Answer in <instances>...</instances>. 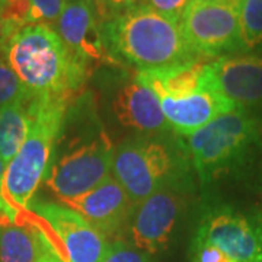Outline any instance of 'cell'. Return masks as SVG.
Instances as JSON below:
<instances>
[{
	"label": "cell",
	"instance_id": "cell-26",
	"mask_svg": "<svg viewBox=\"0 0 262 262\" xmlns=\"http://www.w3.org/2000/svg\"><path fill=\"white\" fill-rule=\"evenodd\" d=\"M10 38H12V34H10L8 27L5 25L2 16H0V50H5V47H6V44H8V41H9Z\"/></svg>",
	"mask_w": 262,
	"mask_h": 262
},
{
	"label": "cell",
	"instance_id": "cell-27",
	"mask_svg": "<svg viewBox=\"0 0 262 262\" xmlns=\"http://www.w3.org/2000/svg\"><path fill=\"white\" fill-rule=\"evenodd\" d=\"M5 169H6V163H5L3 160L0 159V179H2L3 173H5Z\"/></svg>",
	"mask_w": 262,
	"mask_h": 262
},
{
	"label": "cell",
	"instance_id": "cell-6",
	"mask_svg": "<svg viewBox=\"0 0 262 262\" xmlns=\"http://www.w3.org/2000/svg\"><path fill=\"white\" fill-rule=\"evenodd\" d=\"M217 246L234 262H262V211L227 201H210L195 236Z\"/></svg>",
	"mask_w": 262,
	"mask_h": 262
},
{
	"label": "cell",
	"instance_id": "cell-16",
	"mask_svg": "<svg viewBox=\"0 0 262 262\" xmlns=\"http://www.w3.org/2000/svg\"><path fill=\"white\" fill-rule=\"evenodd\" d=\"M113 113L122 127L141 134L153 136L170 130L158 96L136 77L117 89Z\"/></svg>",
	"mask_w": 262,
	"mask_h": 262
},
{
	"label": "cell",
	"instance_id": "cell-21",
	"mask_svg": "<svg viewBox=\"0 0 262 262\" xmlns=\"http://www.w3.org/2000/svg\"><path fill=\"white\" fill-rule=\"evenodd\" d=\"M66 2L67 0H29L31 3L29 25L31 24H42L48 27L54 25L66 6Z\"/></svg>",
	"mask_w": 262,
	"mask_h": 262
},
{
	"label": "cell",
	"instance_id": "cell-24",
	"mask_svg": "<svg viewBox=\"0 0 262 262\" xmlns=\"http://www.w3.org/2000/svg\"><path fill=\"white\" fill-rule=\"evenodd\" d=\"M191 261L192 262H234L217 246L203 239L194 237L191 242Z\"/></svg>",
	"mask_w": 262,
	"mask_h": 262
},
{
	"label": "cell",
	"instance_id": "cell-3",
	"mask_svg": "<svg viewBox=\"0 0 262 262\" xmlns=\"http://www.w3.org/2000/svg\"><path fill=\"white\" fill-rule=\"evenodd\" d=\"M67 99L29 98L31 128L27 140L6 165L0 179V214L12 222L25 214L53 162L57 139L63 130Z\"/></svg>",
	"mask_w": 262,
	"mask_h": 262
},
{
	"label": "cell",
	"instance_id": "cell-14",
	"mask_svg": "<svg viewBox=\"0 0 262 262\" xmlns=\"http://www.w3.org/2000/svg\"><path fill=\"white\" fill-rule=\"evenodd\" d=\"M57 256L51 236L32 211L15 222L0 214V262H50Z\"/></svg>",
	"mask_w": 262,
	"mask_h": 262
},
{
	"label": "cell",
	"instance_id": "cell-25",
	"mask_svg": "<svg viewBox=\"0 0 262 262\" xmlns=\"http://www.w3.org/2000/svg\"><path fill=\"white\" fill-rule=\"evenodd\" d=\"M192 0H147V5L160 15L175 22H181Z\"/></svg>",
	"mask_w": 262,
	"mask_h": 262
},
{
	"label": "cell",
	"instance_id": "cell-12",
	"mask_svg": "<svg viewBox=\"0 0 262 262\" xmlns=\"http://www.w3.org/2000/svg\"><path fill=\"white\" fill-rule=\"evenodd\" d=\"M53 29L66 47L88 66L115 63L105 47L101 22L92 0H67Z\"/></svg>",
	"mask_w": 262,
	"mask_h": 262
},
{
	"label": "cell",
	"instance_id": "cell-9",
	"mask_svg": "<svg viewBox=\"0 0 262 262\" xmlns=\"http://www.w3.org/2000/svg\"><path fill=\"white\" fill-rule=\"evenodd\" d=\"M29 211L46 226L63 261L103 262L110 246L106 237L75 210L54 203L32 201Z\"/></svg>",
	"mask_w": 262,
	"mask_h": 262
},
{
	"label": "cell",
	"instance_id": "cell-13",
	"mask_svg": "<svg viewBox=\"0 0 262 262\" xmlns=\"http://www.w3.org/2000/svg\"><path fill=\"white\" fill-rule=\"evenodd\" d=\"M64 204L79 213L105 237H117L122 233L134 208L128 194L113 175L92 191L69 200Z\"/></svg>",
	"mask_w": 262,
	"mask_h": 262
},
{
	"label": "cell",
	"instance_id": "cell-17",
	"mask_svg": "<svg viewBox=\"0 0 262 262\" xmlns=\"http://www.w3.org/2000/svg\"><path fill=\"white\" fill-rule=\"evenodd\" d=\"M29 98L10 103L0 111V159L6 165L15 158L31 128Z\"/></svg>",
	"mask_w": 262,
	"mask_h": 262
},
{
	"label": "cell",
	"instance_id": "cell-11",
	"mask_svg": "<svg viewBox=\"0 0 262 262\" xmlns=\"http://www.w3.org/2000/svg\"><path fill=\"white\" fill-rule=\"evenodd\" d=\"M208 76L215 89L236 108L262 115V53H239L211 60Z\"/></svg>",
	"mask_w": 262,
	"mask_h": 262
},
{
	"label": "cell",
	"instance_id": "cell-23",
	"mask_svg": "<svg viewBox=\"0 0 262 262\" xmlns=\"http://www.w3.org/2000/svg\"><path fill=\"white\" fill-rule=\"evenodd\" d=\"M103 262H149L146 253L124 241H114L108 246Z\"/></svg>",
	"mask_w": 262,
	"mask_h": 262
},
{
	"label": "cell",
	"instance_id": "cell-22",
	"mask_svg": "<svg viewBox=\"0 0 262 262\" xmlns=\"http://www.w3.org/2000/svg\"><path fill=\"white\" fill-rule=\"evenodd\" d=\"M99 22L118 16L127 10L147 5V0H92Z\"/></svg>",
	"mask_w": 262,
	"mask_h": 262
},
{
	"label": "cell",
	"instance_id": "cell-10",
	"mask_svg": "<svg viewBox=\"0 0 262 262\" xmlns=\"http://www.w3.org/2000/svg\"><path fill=\"white\" fill-rule=\"evenodd\" d=\"M184 208L181 181L160 188L136 204L127 230L134 248L144 253H158L168 245Z\"/></svg>",
	"mask_w": 262,
	"mask_h": 262
},
{
	"label": "cell",
	"instance_id": "cell-7",
	"mask_svg": "<svg viewBox=\"0 0 262 262\" xmlns=\"http://www.w3.org/2000/svg\"><path fill=\"white\" fill-rule=\"evenodd\" d=\"M114 146L102 131L88 140L69 143L51 162L46 184L63 203L83 195L111 177Z\"/></svg>",
	"mask_w": 262,
	"mask_h": 262
},
{
	"label": "cell",
	"instance_id": "cell-1",
	"mask_svg": "<svg viewBox=\"0 0 262 262\" xmlns=\"http://www.w3.org/2000/svg\"><path fill=\"white\" fill-rule=\"evenodd\" d=\"M200 184H255L262 175V115L234 108L179 139Z\"/></svg>",
	"mask_w": 262,
	"mask_h": 262
},
{
	"label": "cell",
	"instance_id": "cell-28",
	"mask_svg": "<svg viewBox=\"0 0 262 262\" xmlns=\"http://www.w3.org/2000/svg\"><path fill=\"white\" fill-rule=\"evenodd\" d=\"M50 262H64V261H63V259H61L60 256H57V258H54L53 261H50Z\"/></svg>",
	"mask_w": 262,
	"mask_h": 262
},
{
	"label": "cell",
	"instance_id": "cell-19",
	"mask_svg": "<svg viewBox=\"0 0 262 262\" xmlns=\"http://www.w3.org/2000/svg\"><path fill=\"white\" fill-rule=\"evenodd\" d=\"M27 96H29L28 91L12 70L5 50H0V111L10 103L25 99Z\"/></svg>",
	"mask_w": 262,
	"mask_h": 262
},
{
	"label": "cell",
	"instance_id": "cell-15",
	"mask_svg": "<svg viewBox=\"0 0 262 262\" xmlns=\"http://www.w3.org/2000/svg\"><path fill=\"white\" fill-rule=\"evenodd\" d=\"M158 99L170 130L175 131L181 137L191 136L192 133L214 121L220 115L230 113L236 108L215 89V86L210 80V76L206 86L195 94L179 99Z\"/></svg>",
	"mask_w": 262,
	"mask_h": 262
},
{
	"label": "cell",
	"instance_id": "cell-18",
	"mask_svg": "<svg viewBox=\"0 0 262 262\" xmlns=\"http://www.w3.org/2000/svg\"><path fill=\"white\" fill-rule=\"evenodd\" d=\"M242 53H262V0H239Z\"/></svg>",
	"mask_w": 262,
	"mask_h": 262
},
{
	"label": "cell",
	"instance_id": "cell-5",
	"mask_svg": "<svg viewBox=\"0 0 262 262\" xmlns=\"http://www.w3.org/2000/svg\"><path fill=\"white\" fill-rule=\"evenodd\" d=\"M181 151L168 141L140 136L122 141L114 150L113 178L121 185L136 206L153 192L182 179Z\"/></svg>",
	"mask_w": 262,
	"mask_h": 262
},
{
	"label": "cell",
	"instance_id": "cell-20",
	"mask_svg": "<svg viewBox=\"0 0 262 262\" xmlns=\"http://www.w3.org/2000/svg\"><path fill=\"white\" fill-rule=\"evenodd\" d=\"M29 0H0V16L10 31L12 37L19 29L29 25Z\"/></svg>",
	"mask_w": 262,
	"mask_h": 262
},
{
	"label": "cell",
	"instance_id": "cell-2",
	"mask_svg": "<svg viewBox=\"0 0 262 262\" xmlns=\"http://www.w3.org/2000/svg\"><path fill=\"white\" fill-rule=\"evenodd\" d=\"M101 31L114 61L128 63L139 72L201 60L188 46L179 22L160 15L149 5L101 22Z\"/></svg>",
	"mask_w": 262,
	"mask_h": 262
},
{
	"label": "cell",
	"instance_id": "cell-4",
	"mask_svg": "<svg viewBox=\"0 0 262 262\" xmlns=\"http://www.w3.org/2000/svg\"><path fill=\"white\" fill-rule=\"evenodd\" d=\"M5 54L32 96L67 99L88 77L89 66L66 47L53 27L27 25L10 38Z\"/></svg>",
	"mask_w": 262,
	"mask_h": 262
},
{
	"label": "cell",
	"instance_id": "cell-8",
	"mask_svg": "<svg viewBox=\"0 0 262 262\" xmlns=\"http://www.w3.org/2000/svg\"><path fill=\"white\" fill-rule=\"evenodd\" d=\"M179 25L200 58L215 60L242 53L239 0H192Z\"/></svg>",
	"mask_w": 262,
	"mask_h": 262
}]
</instances>
